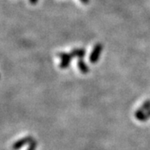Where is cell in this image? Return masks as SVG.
I'll use <instances>...</instances> for the list:
<instances>
[{
	"mask_svg": "<svg viewBox=\"0 0 150 150\" xmlns=\"http://www.w3.org/2000/svg\"><path fill=\"white\" fill-rule=\"evenodd\" d=\"M29 2L31 4H36L38 3V0H29Z\"/></svg>",
	"mask_w": 150,
	"mask_h": 150,
	"instance_id": "277c9868",
	"label": "cell"
},
{
	"mask_svg": "<svg viewBox=\"0 0 150 150\" xmlns=\"http://www.w3.org/2000/svg\"><path fill=\"white\" fill-rule=\"evenodd\" d=\"M150 110V100H148V101H146V102L142 105V107L140 108L139 110H137L136 112H135V117L137 119H139V117L143 114V113H144L145 112H147V111H149Z\"/></svg>",
	"mask_w": 150,
	"mask_h": 150,
	"instance_id": "7a4b0ae2",
	"label": "cell"
},
{
	"mask_svg": "<svg viewBox=\"0 0 150 150\" xmlns=\"http://www.w3.org/2000/svg\"><path fill=\"white\" fill-rule=\"evenodd\" d=\"M33 138L31 136H27V137H24L21 139H18L12 145V149L13 150H18L22 149L24 145L28 144H30L33 141Z\"/></svg>",
	"mask_w": 150,
	"mask_h": 150,
	"instance_id": "6da1fadb",
	"label": "cell"
},
{
	"mask_svg": "<svg viewBox=\"0 0 150 150\" xmlns=\"http://www.w3.org/2000/svg\"><path fill=\"white\" fill-rule=\"evenodd\" d=\"M36 149H37V142L33 139L32 142L29 144V147L28 148L27 150H36Z\"/></svg>",
	"mask_w": 150,
	"mask_h": 150,
	"instance_id": "3957f363",
	"label": "cell"
}]
</instances>
